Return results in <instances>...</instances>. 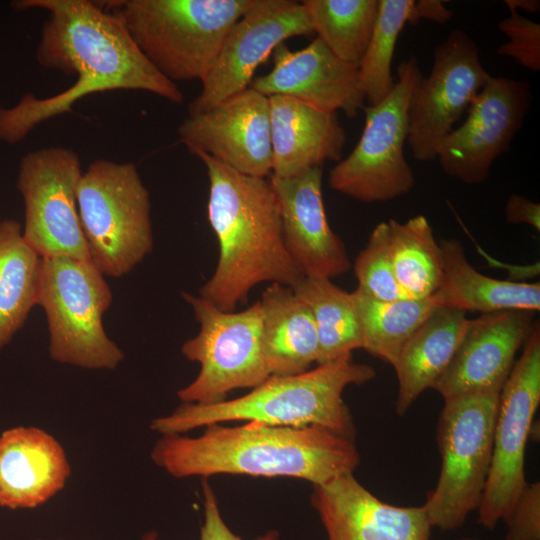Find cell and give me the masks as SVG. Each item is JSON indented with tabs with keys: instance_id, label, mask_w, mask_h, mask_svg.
<instances>
[{
	"instance_id": "cell-1",
	"label": "cell",
	"mask_w": 540,
	"mask_h": 540,
	"mask_svg": "<svg viewBox=\"0 0 540 540\" xmlns=\"http://www.w3.org/2000/svg\"><path fill=\"white\" fill-rule=\"evenodd\" d=\"M15 11L48 12L36 48V60L76 81L46 98L24 94L12 107L0 108V142L17 144L38 125L71 111L83 97L113 90H138L180 104L184 95L142 54L120 20L100 2L88 0H16Z\"/></svg>"
},
{
	"instance_id": "cell-2",
	"label": "cell",
	"mask_w": 540,
	"mask_h": 540,
	"mask_svg": "<svg viewBox=\"0 0 540 540\" xmlns=\"http://www.w3.org/2000/svg\"><path fill=\"white\" fill-rule=\"evenodd\" d=\"M197 437L162 435L153 462L177 478L218 474L289 477L321 485L360 464L354 439L320 426L213 424Z\"/></svg>"
},
{
	"instance_id": "cell-3",
	"label": "cell",
	"mask_w": 540,
	"mask_h": 540,
	"mask_svg": "<svg viewBox=\"0 0 540 540\" xmlns=\"http://www.w3.org/2000/svg\"><path fill=\"white\" fill-rule=\"evenodd\" d=\"M194 155L206 168L207 216L219 244L216 268L199 295L235 311L260 283L292 287L303 276L286 249L270 180L242 174L202 152Z\"/></svg>"
},
{
	"instance_id": "cell-4",
	"label": "cell",
	"mask_w": 540,
	"mask_h": 540,
	"mask_svg": "<svg viewBox=\"0 0 540 540\" xmlns=\"http://www.w3.org/2000/svg\"><path fill=\"white\" fill-rule=\"evenodd\" d=\"M370 365L357 363L352 355L318 364L289 376H270L247 394L212 404L182 403L172 413L151 422L161 435L228 422H258L271 426H320L354 439L352 415L343 400L349 385L374 379Z\"/></svg>"
},
{
	"instance_id": "cell-5",
	"label": "cell",
	"mask_w": 540,
	"mask_h": 540,
	"mask_svg": "<svg viewBox=\"0 0 540 540\" xmlns=\"http://www.w3.org/2000/svg\"><path fill=\"white\" fill-rule=\"evenodd\" d=\"M256 0H121L106 5L168 80H202L234 23Z\"/></svg>"
},
{
	"instance_id": "cell-6",
	"label": "cell",
	"mask_w": 540,
	"mask_h": 540,
	"mask_svg": "<svg viewBox=\"0 0 540 540\" xmlns=\"http://www.w3.org/2000/svg\"><path fill=\"white\" fill-rule=\"evenodd\" d=\"M77 206L90 259L103 275L122 277L152 251L150 196L133 163H90Z\"/></svg>"
},
{
	"instance_id": "cell-7",
	"label": "cell",
	"mask_w": 540,
	"mask_h": 540,
	"mask_svg": "<svg viewBox=\"0 0 540 540\" xmlns=\"http://www.w3.org/2000/svg\"><path fill=\"white\" fill-rule=\"evenodd\" d=\"M501 390L445 399L437 425L441 468L423 504L432 527L460 528L478 508L490 471Z\"/></svg>"
},
{
	"instance_id": "cell-8",
	"label": "cell",
	"mask_w": 540,
	"mask_h": 540,
	"mask_svg": "<svg viewBox=\"0 0 540 540\" xmlns=\"http://www.w3.org/2000/svg\"><path fill=\"white\" fill-rule=\"evenodd\" d=\"M111 303V289L92 261L42 258L37 305L47 317L54 361L89 369L118 366L124 354L102 321Z\"/></svg>"
},
{
	"instance_id": "cell-9",
	"label": "cell",
	"mask_w": 540,
	"mask_h": 540,
	"mask_svg": "<svg viewBox=\"0 0 540 540\" xmlns=\"http://www.w3.org/2000/svg\"><path fill=\"white\" fill-rule=\"evenodd\" d=\"M392 91L367 106L365 125L352 152L328 176L330 187L364 203L385 202L407 194L415 185L404 156L412 94L423 76L416 57L402 61Z\"/></svg>"
},
{
	"instance_id": "cell-10",
	"label": "cell",
	"mask_w": 540,
	"mask_h": 540,
	"mask_svg": "<svg viewBox=\"0 0 540 540\" xmlns=\"http://www.w3.org/2000/svg\"><path fill=\"white\" fill-rule=\"evenodd\" d=\"M182 296L200 324L198 334L181 347L186 359L200 365L196 378L177 392L182 403L223 401L229 392L254 388L270 377L258 301L242 311H223L200 295Z\"/></svg>"
},
{
	"instance_id": "cell-11",
	"label": "cell",
	"mask_w": 540,
	"mask_h": 540,
	"mask_svg": "<svg viewBox=\"0 0 540 540\" xmlns=\"http://www.w3.org/2000/svg\"><path fill=\"white\" fill-rule=\"evenodd\" d=\"M540 403V326L537 321L524 343L499 396L490 471L481 502L478 523L492 530L505 521L517 497L528 483L525 449L533 417Z\"/></svg>"
},
{
	"instance_id": "cell-12",
	"label": "cell",
	"mask_w": 540,
	"mask_h": 540,
	"mask_svg": "<svg viewBox=\"0 0 540 540\" xmlns=\"http://www.w3.org/2000/svg\"><path fill=\"white\" fill-rule=\"evenodd\" d=\"M82 173L79 155L60 146L31 151L20 161L17 189L25 208L22 234L42 258L91 261L77 206Z\"/></svg>"
},
{
	"instance_id": "cell-13",
	"label": "cell",
	"mask_w": 540,
	"mask_h": 540,
	"mask_svg": "<svg viewBox=\"0 0 540 540\" xmlns=\"http://www.w3.org/2000/svg\"><path fill=\"white\" fill-rule=\"evenodd\" d=\"M491 75L476 42L455 29L434 50L433 65L410 100L407 142L419 161L436 159L437 147L468 110Z\"/></svg>"
},
{
	"instance_id": "cell-14",
	"label": "cell",
	"mask_w": 540,
	"mask_h": 540,
	"mask_svg": "<svg viewBox=\"0 0 540 540\" xmlns=\"http://www.w3.org/2000/svg\"><path fill=\"white\" fill-rule=\"evenodd\" d=\"M531 101L527 81L490 76L468 108L466 120L437 147L436 159L444 172L470 185L486 181L493 162L510 149Z\"/></svg>"
},
{
	"instance_id": "cell-15",
	"label": "cell",
	"mask_w": 540,
	"mask_h": 540,
	"mask_svg": "<svg viewBox=\"0 0 540 540\" xmlns=\"http://www.w3.org/2000/svg\"><path fill=\"white\" fill-rule=\"evenodd\" d=\"M313 33L304 5L290 0H256L230 28L188 116L201 114L247 89L257 67L285 40Z\"/></svg>"
},
{
	"instance_id": "cell-16",
	"label": "cell",
	"mask_w": 540,
	"mask_h": 540,
	"mask_svg": "<svg viewBox=\"0 0 540 540\" xmlns=\"http://www.w3.org/2000/svg\"><path fill=\"white\" fill-rule=\"evenodd\" d=\"M177 134L193 155L205 153L249 176L271 174L269 99L250 87L206 112L188 116Z\"/></svg>"
},
{
	"instance_id": "cell-17",
	"label": "cell",
	"mask_w": 540,
	"mask_h": 540,
	"mask_svg": "<svg viewBox=\"0 0 540 540\" xmlns=\"http://www.w3.org/2000/svg\"><path fill=\"white\" fill-rule=\"evenodd\" d=\"M321 167L279 178L270 175L286 249L303 277L332 279L352 264L344 242L330 227L322 197Z\"/></svg>"
},
{
	"instance_id": "cell-18",
	"label": "cell",
	"mask_w": 540,
	"mask_h": 540,
	"mask_svg": "<svg viewBox=\"0 0 540 540\" xmlns=\"http://www.w3.org/2000/svg\"><path fill=\"white\" fill-rule=\"evenodd\" d=\"M250 88L266 97H290L325 112L341 110L350 118L365 108L358 67L338 58L317 37L300 50L284 43L276 47L272 70L253 78Z\"/></svg>"
},
{
	"instance_id": "cell-19",
	"label": "cell",
	"mask_w": 540,
	"mask_h": 540,
	"mask_svg": "<svg viewBox=\"0 0 540 540\" xmlns=\"http://www.w3.org/2000/svg\"><path fill=\"white\" fill-rule=\"evenodd\" d=\"M311 506L327 540H430L424 505L395 506L379 500L353 473L313 485Z\"/></svg>"
},
{
	"instance_id": "cell-20",
	"label": "cell",
	"mask_w": 540,
	"mask_h": 540,
	"mask_svg": "<svg viewBox=\"0 0 540 540\" xmlns=\"http://www.w3.org/2000/svg\"><path fill=\"white\" fill-rule=\"evenodd\" d=\"M534 314L505 310L469 319L451 362L432 389L444 400L465 393L501 390L517 351L534 326Z\"/></svg>"
},
{
	"instance_id": "cell-21",
	"label": "cell",
	"mask_w": 540,
	"mask_h": 540,
	"mask_svg": "<svg viewBox=\"0 0 540 540\" xmlns=\"http://www.w3.org/2000/svg\"><path fill=\"white\" fill-rule=\"evenodd\" d=\"M71 467L62 445L37 427H15L0 435V506L30 509L66 485Z\"/></svg>"
},
{
	"instance_id": "cell-22",
	"label": "cell",
	"mask_w": 540,
	"mask_h": 540,
	"mask_svg": "<svg viewBox=\"0 0 540 540\" xmlns=\"http://www.w3.org/2000/svg\"><path fill=\"white\" fill-rule=\"evenodd\" d=\"M271 174L292 177L327 161L339 162L346 132L337 113L285 96H270Z\"/></svg>"
},
{
	"instance_id": "cell-23",
	"label": "cell",
	"mask_w": 540,
	"mask_h": 540,
	"mask_svg": "<svg viewBox=\"0 0 540 540\" xmlns=\"http://www.w3.org/2000/svg\"><path fill=\"white\" fill-rule=\"evenodd\" d=\"M443 275L430 297L437 307L481 314L505 310H540V284L513 282L482 274L468 261L463 245L454 238L439 242Z\"/></svg>"
},
{
	"instance_id": "cell-24",
	"label": "cell",
	"mask_w": 540,
	"mask_h": 540,
	"mask_svg": "<svg viewBox=\"0 0 540 540\" xmlns=\"http://www.w3.org/2000/svg\"><path fill=\"white\" fill-rule=\"evenodd\" d=\"M468 322L462 310L437 307L404 344L393 366L398 381L395 401L398 416H403L445 371Z\"/></svg>"
},
{
	"instance_id": "cell-25",
	"label": "cell",
	"mask_w": 540,
	"mask_h": 540,
	"mask_svg": "<svg viewBox=\"0 0 540 540\" xmlns=\"http://www.w3.org/2000/svg\"><path fill=\"white\" fill-rule=\"evenodd\" d=\"M262 350L270 376L304 373L319 356L315 324L308 307L289 286L273 283L258 301Z\"/></svg>"
},
{
	"instance_id": "cell-26",
	"label": "cell",
	"mask_w": 540,
	"mask_h": 540,
	"mask_svg": "<svg viewBox=\"0 0 540 540\" xmlns=\"http://www.w3.org/2000/svg\"><path fill=\"white\" fill-rule=\"evenodd\" d=\"M42 257L25 241L21 224L0 221V350L37 305Z\"/></svg>"
},
{
	"instance_id": "cell-27",
	"label": "cell",
	"mask_w": 540,
	"mask_h": 540,
	"mask_svg": "<svg viewBox=\"0 0 540 540\" xmlns=\"http://www.w3.org/2000/svg\"><path fill=\"white\" fill-rule=\"evenodd\" d=\"M311 312L319 347L318 364L332 362L362 349L359 321L351 292L331 279L302 277L292 287Z\"/></svg>"
},
{
	"instance_id": "cell-28",
	"label": "cell",
	"mask_w": 540,
	"mask_h": 540,
	"mask_svg": "<svg viewBox=\"0 0 540 540\" xmlns=\"http://www.w3.org/2000/svg\"><path fill=\"white\" fill-rule=\"evenodd\" d=\"M394 274L406 298L424 299L438 289L443 275L439 242L424 215L387 221Z\"/></svg>"
},
{
	"instance_id": "cell-29",
	"label": "cell",
	"mask_w": 540,
	"mask_h": 540,
	"mask_svg": "<svg viewBox=\"0 0 540 540\" xmlns=\"http://www.w3.org/2000/svg\"><path fill=\"white\" fill-rule=\"evenodd\" d=\"M362 349L394 366L407 340L437 308L429 298L381 301L359 290L351 292Z\"/></svg>"
},
{
	"instance_id": "cell-30",
	"label": "cell",
	"mask_w": 540,
	"mask_h": 540,
	"mask_svg": "<svg viewBox=\"0 0 540 540\" xmlns=\"http://www.w3.org/2000/svg\"><path fill=\"white\" fill-rule=\"evenodd\" d=\"M317 38L338 58L359 67L378 13V0H304Z\"/></svg>"
},
{
	"instance_id": "cell-31",
	"label": "cell",
	"mask_w": 540,
	"mask_h": 540,
	"mask_svg": "<svg viewBox=\"0 0 540 540\" xmlns=\"http://www.w3.org/2000/svg\"><path fill=\"white\" fill-rule=\"evenodd\" d=\"M414 0H378V13L358 67L361 91L368 106L382 101L394 88L391 66L399 35L408 23Z\"/></svg>"
},
{
	"instance_id": "cell-32",
	"label": "cell",
	"mask_w": 540,
	"mask_h": 540,
	"mask_svg": "<svg viewBox=\"0 0 540 540\" xmlns=\"http://www.w3.org/2000/svg\"><path fill=\"white\" fill-rule=\"evenodd\" d=\"M353 269L358 281L356 289L367 296L381 301L406 298L392 266L387 221L372 230L366 246L354 260Z\"/></svg>"
},
{
	"instance_id": "cell-33",
	"label": "cell",
	"mask_w": 540,
	"mask_h": 540,
	"mask_svg": "<svg viewBox=\"0 0 540 540\" xmlns=\"http://www.w3.org/2000/svg\"><path fill=\"white\" fill-rule=\"evenodd\" d=\"M509 16L498 23V29L508 37L497 54L510 57L520 66L532 71H540V25L524 17L518 11L507 7Z\"/></svg>"
},
{
	"instance_id": "cell-34",
	"label": "cell",
	"mask_w": 540,
	"mask_h": 540,
	"mask_svg": "<svg viewBox=\"0 0 540 540\" xmlns=\"http://www.w3.org/2000/svg\"><path fill=\"white\" fill-rule=\"evenodd\" d=\"M506 540H540V482L527 483L507 518Z\"/></svg>"
},
{
	"instance_id": "cell-35",
	"label": "cell",
	"mask_w": 540,
	"mask_h": 540,
	"mask_svg": "<svg viewBox=\"0 0 540 540\" xmlns=\"http://www.w3.org/2000/svg\"><path fill=\"white\" fill-rule=\"evenodd\" d=\"M204 520L200 540H245L233 533L220 513L216 494L206 479L202 481ZM279 532L270 530L252 540H278Z\"/></svg>"
},
{
	"instance_id": "cell-36",
	"label": "cell",
	"mask_w": 540,
	"mask_h": 540,
	"mask_svg": "<svg viewBox=\"0 0 540 540\" xmlns=\"http://www.w3.org/2000/svg\"><path fill=\"white\" fill-rule=\"evenodd\" d=\"M505 219L512 224H527L540 231V204L525 196L512 194L505 205Z\"/></svg>"
},
{
	"instance_id": "cell-37",
	"label": "cell",
	"mask_w": 540,
	"mask_h": 540,
	"mask_svg": "<svg viewBox=\"0 0 540 540\" xmlns=\"http://www.w3.org/2000/svg\"><path fill=\"white\" fill-rule=\"evenodd\" d=\"M453 16V11L448 9L443 1L419 0L414 1L410 11L408 23L416 25L420 20H429L438 24L448 22Z\"/></svg>"
},
{
	"instance_id": "cell-38",
	"label": "cell",
	"mask_w": 540,
	"mask_h": 540,
	"mask_svg": "<svg viewBox=\"0 0 540 540\" xmlns=\"http://www.w3.org/2000/svg\"><path fill=\"white\" fill-rule=\"evenodd\" d=\"M507 7L518 10H523L527 13H538L540 11L539 0H504Z\"/></svg>"
},
{
	"instance_id": "cell-39",
	"label": "cell",
	"mask_w": 540,
	"mask_h": 540,
	"mask_svg": "<svg viewBox=\"0 0 540 540\" xmlns=\"http://www.w3.org/2000/svg\"><path fill=\"white\" fill-rule=\"evenodd\" d=\"M157 538H158L157 532L149 531L143 536L142 540H157Z\"/></svg>"
},
{
	"instance_id": "cell-40",
	"label": "cell",
	"mask_w": 540,
	"mask_h": 540,
	"mask_svg": "<svg viewBox=\"0 0 540 540\" xmlns=\"http://www.w3.org/2000/svg\"><path fill=\"white\" fill-rule=\"evenodd\" d=\"M460 540H479V539L467 537V538H462V539H460Z\"/></svg>"
},
{
	"instance_id": "cell-41",
	"label": "cell",
	"mask_w": 540,
	"mask_h": 540,
	"mask_svg": "<svg viewBox=\"0 0 540 540\" xmlns=\"http://www.w3.org/2000/svg\"><path fill=\"white\" fill-rule=\"evenodd\" d=\"M38 540H40V539H38Z\"/></svg>"
},
{
	"instance_id": "cell-42",
	"label": "cell",
	"mask_w": 540,
	"mask_h": 540,
	"mask_svg": "<svg viewBox=\"0 0 540 540\" xmlns=\"http://www.w3.org/2000/svg\"><path fill=\"white\" fill-rule=\"evenodd\" d=\"M0 108H1V106H0Z\"/></svg>"
}]
</instances>
